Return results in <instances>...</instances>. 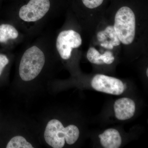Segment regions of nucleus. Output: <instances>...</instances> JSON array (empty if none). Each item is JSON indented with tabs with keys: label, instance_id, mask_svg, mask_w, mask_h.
Instances as JSON below:
<instances>
[{
	"label": "nucleus",
	"instance_id": "1",
	"mask_svg": "<svg viewBox=\"0 0 148 148\" xmlns=\"http://www.w3.org/2000/svg\"><path fill=\"white\" fill-rule=\"evenodd\" d=\"M51 0H29L13 9L10 20L18 26L28 38L43 33L53 15Z\"/></svg>",
	"mask_w": 148,
	"mask_h": 148
},
{
	"label": "nucleus",
	"instance_id": "2",
	"mask_svg": "<svg viewBox=\"0 0 148 148\" xmlns=\"http://www.w3.org/2000/svg\"><path fill=\"white\" fill-rule=\"evenodd\" d=\"M33 38L24 47L18 65V75L25 82L39 75L46 64L48 53L53 49L52 38L47 32Z\"/></svg>",
	"mask_w": 148,
	"mask_h": 148
},
{
	"label": "nucleus",
	"instance_id": "3",
	"mask_svg": "<svg viewBox=\"0 0 148 148\" xmlns=\"http://www.w3.org/2000/svg\"><path fill=\"white\" fill-rule=\"evenodd\" d=\"M44 135L49 145L53 148H62L65 141L70 145L75 143L79 137V131L73 125L64 127L59 120L52 119L48 123Z\"/></svg>",
	"mask_w": 148,
	"mask_h": 148
},
{
	"label": "nucleus",
	"instance_id": "4",
	"mask_svg": "<svg viewBox=\"0 0 148 148\" xmlns=\"http://www.w3.org/2000/svg\"><path fill=\"white\" fill-rule=\"evenodd\" d=\"M114 28L121 43L131 44L136 34V16L132 9L127 6L117 10L114 18Z\"/></svg>",
	"mask_w": 148,
	"mask_h": 148
},
{
	"label": "nucleus",
	"instance_id": "5",
	"mask_svg": "<svg viewBox=\"0 0 148 148\" xmlns=\"http://www.w3.org/2000/svg\"><path fill=\"white\" fill-rule=\"evenodd\" d=\"M53 42V47L60 57L68 60L71 57L74 49L82 45V39L79 33L73 29H64L58 33Z\"/></svg>",
	"mask_w": 148,
	"mask_h": 148
},
{
	"label": "nucleus",
	"instance_id": "6",
	"mask_svg": "<svg viewBox=\"0 0 148 148\" xmlns=\"http://www.w3.org/2000/svg\"><path fill=\"white\" fill-rule=\"evenodd\" d=\"M28 39L20 28L10 20L0 24V44L14 49Z\"/></svg>",
	"mask_w": 148,
	"mask_h": 148
},
{
	"label": "nucleus",
	"instance_id": "7",
	"mask_svg": "<svg viewBox=\"0 0 148 148\" xmlns=\"http://www.w3.org/2000/svg\"><path fill=\"white\" fill-rule=\"evenodd\" d=\"M91 84L95 90L112 95H121L125 88L121 80L101 74H97L93 77Z\"/></svg>",
	"mask_w": 148,
	"mask_h": 148
},
{
	"label": "nucleus",
	"instance_id": "8",
	"mask_svg": "<svg viewBox=\"0 0 148 148\" xmlns=\"http://www.w3.org/2000/svg\"><path fill=\"white\" fill-rule=\"evenodd\" d=\"M114 109L116 118L120 120H125L134 116L135 104L134 101L130 98H120L115 102Z\"/></svg>",
	"mask_w": 148,
	"mask_h": 148
},
{
	"label": "nucleus",
	"instance_id": "9",
	"mask_svg": "<svg viewBox=\"0 0 148 148\" xmlns=\"http://www.w3.org/2000/svg\"><path fill=\"white\" fill-rule=\"evenodd\" d=\"M101 145L105 148H119L121 146L122 139L119 132L116 130H106L99 135Z\"/></svg>",
	"mask_w": 148,
	"mask_h": 148
},
{
	"label": "nucleus",
	"instance_id": "10",
	"mask_svg": "<svg viewBox=\"0 0 148 148\" xmlns=\"http://www.w3.org/2000/svg\"><path fill=\"white\" fill-rule=\"evenodd\" d=\"M87 59L92 64L97 65H103L106 64L110 65L113 63L114 61L113 53L110 51H108L101 54L96 49L90 47L87 52Z\"/></svg>",
	"mask_w": 148,
	"mask_h": 148
},
{
	"label": "nucleus",
	"instance_id": "11",
	"mask_svg": "<svg viewBox=\"0 0 148 148\" xmlns=\"http://www.w3.org/2000/svg\"><path fill=\"white\" fill-rule=\"evenodd\" d=\"M7 148H33L31 143L24 137L17 136L12 138L7 145Z\"/></svg>",
	"mask_w": 148,
	"mask_h": 148
},
{
	"label": "nucleus",
	"instance_id": "12",
	"mask_svg": "<svg viewBox=\"0 0 148 148\" xmlns=\"http://www.w3.org/2000/svg\"><path fill=\"white\" fill-rule=\"evenodd\" d=\"M103 31L106 35V39L105 41L107 39H110V45L112 48L113 49L114 47L118 46L121 44L120 41L117 36L113 26L111 25L108 26Z\"/></svg>",
	"mask_w": 148,
	"mask_h": 148
},
{
	"label": "nucleus",
	"instance_id": "13",
	"mask_svg": "<svg viewBox=\"0 0 148 148\" xmlns=\"http://www.w3.org/2000/svg\"><path fill=\"white\" fill-rule=\"evenodd\" d=\"M83 4L86 8L93 9L98 8L103 3L104 0H81Z\"/></svg>",
	"mask_w": 148,
	"mask_h": 148
},
{
	"label": "nucleus",
	"instance_id": "14",
	"mask_svg": "<svg viewBox=\"0 0 148 148\" xmlns=\"http://www.w3.org/2000/svg\"><path fill=\"white\" fill-rule=\"evenodd\" d=\"M10 61L8 56L5 53H0V77Z\"/></svg>",
	"mask_w": 148,
	"mask_h": 148
},
{
	"label": "nucleus",
	"instance_id": "15",
	"mask_svg": "<svg viewBox=\"0 0 148 148\" xmlns=\"http://www.w3.org/2000/svg\"><path fill=\"white\" fill-rule=\"evenodd\" d=\"M147 76H148V69H147Z\"/></svg>",
	"mask_w": 148,
	"mask_h": 148
}]
</instances>
